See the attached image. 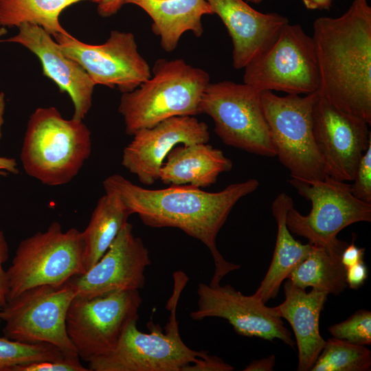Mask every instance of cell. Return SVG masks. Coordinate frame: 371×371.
I'll list each match as a JSON object with an SVG mask.
<instances>
[{"mask_svg": "<svg viewBox=\"0 0 371 371\" xmlns=\"http://www.w3.org/2000/svg\"><path fill=\"white\" fill-rule=\"evenodd\" d=\"M259 186L256 179L232 183L221 191L209 192L191 185L148 189L137 186L120 175L103 181L105 191L116 194L131 214L155 228H178L203 243L210 250L215 269L210 285H219L222 278L240 265L227 262L216 248V236L230 212L243 197Z\"/></svg>", "mask_w": 371, "mask_h": 371, "instance_id": "obj_1", "label": "cell"}, {"mask_svg": "<svg viewBox=\"0 0 371 371\" xmlns=\"http://www.w3.org/2000/svg\"><path fill=\"white\" fill-rule=\"evenodd\" d=\"M318 90L334 106L371 124V7L354 0L341 16L313 25Z\"/></svg>", "mask_w": 371, "mask_h": 371, "instance_id": "obj_2", "label": "cell"}, {"mask_svg": "<svg viewBox=\"0 0 371 371\" xmlns=\"http://www.w3.org/2000/svg\"><path fill=\"white\" fill-rule=\"evenodd\" d=\"M209 83L207 72L182 58L157 59L150 78L121 96L118 111L126 133L133 136L172 117L201 114L202 95Z\"/></svg>", "mask_w": 371, "mask_h": 371, "instance_id": "obj_3", "label": "cell"}, {"mask_svg": "<svg viewBox=\"0 0 371 371\" xmlns=\"http://www.w3.org/2000/svg\"><path fill=\"white\" fill-rule=\"evenodd\" d=\"M91 131L82 121L63 118L54 107H40L30 115L21 161L26 174L56 186L70 182L91 153Z\"/></svg>", "mask_w": 371, "mask_h": 371, "instance_id": "obj_4", "label": "cell"}, {"mask_svg": "<svg viewBox=\"0 0 371 371\" xmlns=\"http://www.w3.org/2000/svg\"><path fill=\"white\" fill-rule=\"evenodd\" d=\"M173 276L174 291L166 306L170 316L165 333L152 321L147 324L150 333L141 332L137 327L138 319L131 320L112 350L88 362L89 371H184L208 355L191 349L180 336L177 307L188 279L180 271Z\"/></svg>", "mask_w": 371, "mask_h": 371, "instance_id": "obj_5", "label": "cell"}, {"mask_svg": "<svg viewBox=\"0 0 371 371\" xmlns=\"http://www.w3.org/2000/svg\"><path fill=\"white\" fill-rule=\"evenodd\" d=\"M289 183L311 203V210L302 215L293 207L287 212L289 231L307 238L311 245L339 256L347 246L337 238L345 227L358 222L371 221V203L356 198L351 186L328 175L321 181L306 183L291 179Z\"/></svg>", "mask_w": 371, "mask_h": 371, "instance_id": "obj_6", "label": "cell"}, {"mask_svg": "<svg viewBox=\"0 0 371 371\" xmlns=\"http://www.w3.org/2000/svg\"><path fill=\"white\" fill-rule=\"evenodd\" d=\"M85 272L81 232H63L58 221L21 240L6 271V302L38 285L62 284Z\"/></svg>", "mask_w": 371, "mask_h": 371, "instance_id": "obj_7", "label": "cell"}, {"mask_svg": "<svg viewBox=\"0 0 371 371\" xmlns=\"http://www.w3.org/2000/svg\"><path fill=\"white\" fill-rule=\"evenodd\" d=\"M315 93L279 96L271 91L260 92L276 156L291 179L306 183L321 181L326 176L313 131Z\"/></svg>", "mask_w": 371, "mask_h": 371, "instance_id": "obj_8", "label": "cell"}, {"mask_svg": "<svg viewBox=\"0 0 371 371\" xmlns=\"http://www.w3.org/2000/svg\"><path fill=\"white\" fill-rule=\"evenodd\" d=\"M260 92L244 82H210L202 95L200 109L201 113L212 119L214 131L225 144L261 156L275 157Z\"/></svg>", "mask_w": 371, "mask_h": 371, "instance_id": "obj_9", "label": "cell"}, {"mask_svg": "<svg viewBox=\"0 0 371 371\" xmlns=\"http://www.w3.org/2000/svg\"><path fill=\"white\" fill-rule=\"evenodd\" d=\"M76 295L70 280L24 291L0 311L4 337L22 343H47L68 355H78L66 328L67 311Z\"/></svg>", "mask_w": 371, "mask_h": 371, "instance_id": "obj_10", "label": "cell"}, {"mask_svg": "<svg viewBox=\"0 0 371 371\" xmlns=\"http://www.w3.org/2000/svg\"><path fill=\"white\" fill-rule=\"evenodd\" d=\"M243 82L260 91L309 94L319 87L313 41L299 24H286L275 40L244 67Z\"/></svg>", "mask_w": 371, "mask_h": 371, "instance_id": "obj_11", "label": "cell"}, {"mask_svg": "<svg viewBox=\"0 0 371 371\" xmlns=\"http://www.w3.org/2000/svg\"><path fill=\"white\" fill-rule=\"evenodd\" d=\"M142 303L137 289L91 298L76 295L67 311L66 328L79 358L88 363L112 350L128 324L138 319Z\"/></svg>", "mask_w": 371, "mask_h": 371, "instance_id": "obj_12", "label": "cell"}, {"mask_svg": "<svg viewBox=\"0 0 371 371\" xmlns=\"http://www.w3.org/2000/svg\"><path fill=\"white\" fill-rule=\"evenodd\" d=\"M54 37L63 52L77 62L95 85L117 87L123 93L133 91L151 76L150 66L139 54L131 32L111 30L100 45L85 43L69 32Z\"/></svg>", "mask_w": 371, "mask_h": 371, "instance_id": "obj_13", "label": "cell"}, {"mask_svg": "<svg viewBox=\"0 0 371 371\" xmlns=\"http://www.w3.org/2000/svg\"><path fill=\"white\" fill-rule=\"evenodd\" d=\"M312 124L326 175L342 181H352L371 142L370 124L334 106L319 90L313 104Z\"/></svg>", "mask_w": 371, "mask_h": 371, "instance_id": "obj_14", "label": "cell"}, {"mask_svg": "<svg viewBox=\"0 0 371 371\" xmlns=\"http://www.w3.org/2000/svg\"><path fill=\"white\" fill-rule=\"evenodd\" d=\"M196 310L190 312L193 320L205 317L225 319L240 335L268 341L278 339L291 347L295 342L274 307L265 305L254 293L245 295L231 285L212 286L200 283L196 291Z\"/></svg>", "mask_w": 371, "mask_h": 371, "instance_id": "obj_15", "label": "cell"}, {"mask_svg": "<svg viewBox=\"0 0 371 371\" xmlns=\"http://www.w3.org/2000/svg\"><path fill=\"white\" fill-rule=\"evenodd\" d=\"M150 264L148 248L127 222L100 259L70 281L76 295L86 298L139 290L144 286V272Z\"/></svg>", "mask_w": 371, "mask_h": 371, "instance_id": "obj_16", "label": "cell"}, {"mask_svg": "<svg viewBox=\"0 0 371 371\" xmlns=\"http://www.w3.org/2000/svg\"><path fill=\"white\" fill-rule=\"evenodd\" d=\"M124 148L122 165L146 186L159 179L168 154L177 145L207 143L208 126L195 116H175L133 135Z\"/></svg>", "mask_w": 371, "mask_h": 371, "instance_id": "obj_17", "label": "cell"}, {"mask_svg": "<svg viewBox=\"0 0 371 371\" xmlns=\"http://www.w3.org/2000/svg\"><path fill=\"white\" fill-rule=\"evenodd\" d=\"M18 33L0 42L21 45L39 59L43 74L67 93L74 104L72 118L82 121L92 106L94 82L85 70L67 56L52 35L43 27L30 23L18 27Z\"/></svg>", "mask_w": 371, "mask_h": 371, "instance_id": "obj_18", "label": "cell"}, {"mask_svg": "<svg viewBox=\"0 0 371 371\" xmlns=\"http://www.w3.org/2000/svg\"><path fill=\"white\" fill-rule=\"evenodd\" d=\"M206 1L232 38V64L236 69H244L263 52L289 23L286 16L258 12L243 0Z\"/></svg>", "mask_w": 371, "mask_h": 371, "instance_id": "obj_19", "label": "cell"}, {"mask_svg": "<svg viewBox=\"0 0 371 371\" xmlns=\"http://www.w3.org/2000/svg\"><path fill=\"white\" fill-rule=\"evenodd\" d=\"M285 300L274 308L291 326L298 349V371L311 370L326 341L319 333V316L328 293L316 289L307 293L288 279L284 283Z\"/></svg>", "mask_w": 371, "mask_h": 371, "instance_id": "obj_20", "label": "cell"}, {"mask_svg": "<svg viewBox=\"0 0 371 371\" xmlns=\"http://www.w3.org/2000/svg\"><path fill=\"white\" fill-rule=\"evenodd\" d=\"M222 150L207 143L179 144L168 154L159 174L167 185H191L200 188L216 183L218 175L232 168Z\"/></svg>", "mask_w": 371, "mask_h": 371, "instance_id": "obj_21", "label": "cell"}, {"mask_svg": "<svg viewBox=\"0 0 371 371\" xmlns=\"http://www.w3.org/2000/svg\"><path fill=\"white\" fill-rule=\"evenodd\" d=\"M125 3L135 5L149 15L152 32L160 37L161 47L166 52L177 48L186 32L201 36L202 16L214 14L206 0H126Z\"/></svg>", "mask_w": 371, "mask_h": 371, "instance_id": "obj_22", "label": "cell"}, {"mask_svg": "<svg viewBox=\"0 0 371 371\" xmlns=\"http://www.w3.org/2000/svg\"><path fill=\"white\" fill-rule=\"evenodd\" d=\"M293 207V199L284 192L279 194L272 203V213L278 227L276 242L271 265L254 293L264 303L276 297L282 282L312 247L309 243L302 244L295 240L286 225V214Z\"/></svg>", "mask_w": 371, "mask_h": 371, "instance_id": "obj_23", "label": "cell"}, {"mask_svg": "<svg viewBox=\"0 0 371 371\" xmlns=\"http://www.w3.org/2000/svg\"><path fill=\"white\" fill-rule=\"evenodd\" d=\"M131 214L120 197L112 192L105 191L99 199L87 227L81 232L85 271L104 254Z\"/></svg>", "mask_w": 371, "mask_h": 371, "instance_id": "obj_24", "label": "cell"}, {"mask_svg": "<svg viewBox=\"0 0 371 371\" xmlns=\"http://www.w3.org/2000/svg\"><path fill=\"white\" fill-rule=\"evenodd\" d=\"M346 273L341 256H333L326 249L312 245L308 254L293 268L287 279L301 289L312 287L338 295L347 285Z\"/></svg>", "mask_w": 371, "mask_h": 371, "instance_id": "obj_25", "label": "cell"}, {"mask_svg": "<svg viewBox=\"0 0 371 371\" xmlns=\"http://www.w3.org/2000/svg\"><path fill=\"white\" fill-rule=\"evenodd\" d=\"M82 1L100 0H0V25L19 27L30 23L43 27L52 36L68 33L59 21L60 13Z\"/></svg>", "mask_w": 371, "mask_h": 371, "instance_id": "obj_26", "label": "cell"}, {"mask_svg": "<svg viewBox=\"0 0 371 371\" xmlns=\"http://www.w3.org/2000/svg\"><path fill=\"white\" fill-rule=\"evenodd\" d=\"M371 368L370 350L362 345L337 338L326 344L311 371H368Z\"/></svg>", "mask_w": 371, "mask_h": 371, "instance_id": "obj_27", "label": "cell"}, {"mask_svg": "<svg viewBox=\"0 0 371 371\" xmlns=\"http://www.w3.org/2000/svg\"><path fill=\"white\" fill-rule=\"evenodd\" d=\"M68 355L47 344H27L0 337V371H12L16 366L60 359Z\"/></svg>", "mask_w": 371, "mask_h": 371, "instance_id": "obj_28", "label": "cell"}, {"mask_svg": "<svg viewBox=\"0 0 371 371\" xmlns=\"http://www.w3.org/2000/svg\"><path fill=\"white\" fill-rule=\"evenodd\" d=\"M333 337L357 345L371 344V313L360 310L329 328Z\"/></svg>", "mask_w": 371, "mask_h": 371, "instance_id": "obj_29", "label": "cell"}, {"mask_svg": "<svg viewBox=\"0 0 371 371\" xmlns=\"http://www.w3.org/2000/svg\"><path fill=\"white\" fill-rule=\"evenodd\" d=\"M352 181L350 186L353 195L371 203V142L359 161Z\"/></svg>", "mask_w": 371, "mask_h": 371, "instance_id": "obj_30", "label": "cell"}, {"mask_svg": "<svg viewBox=\"0 0 371 371\" xmlns=\"http://www.w3.org/2000/svg\"><path fill=\"white\" fill-rule=\"evenodd\" d=\"M12 371H89L80 361L78 355H67L54 360L33 362L15 366Z\"/></svg>", "mask_w": 371, "mask_h": 371, "instance_id": "obj_31", "label": "cell"}, {"mask_svg": "<svg viewBox=\"0 0 371 371\" xmlns=\"http://www.w3.org/2000/svg\"><path fill=\"white\" fill-rule=\"evenodd\" d=\"M234 368L217 357L207 355L197 363L187 366L184 371H231Z\"/></svg>", "mask_w": 371, "mask_h": 371, "instance_id": "obj_32", "label": "cell"}, {"mask_svg": "<svg viewBox=\"0 0 371 371\" xmlns=\"http://www.w3.org/2000/svg\"><path fill=\"white\" fill-rule=\"evenodd\" d=\"M9 257V247L4 233L0 230V297L1 306L6 304V295L8 293V281L6 271L3 268V265Z\"/></svg>", "mask_w": 371, "mask_h": 371, "instance_id": "obj_33", "label": "cell"}, {"mask_svg": "<svg viewBox=\"0 0 371 371\" xmlns=\"http://www.w3.org/2000/svg\"><path fill=\"white\" fill-rule=\"evenodd\" d=\"M368 277V270L363 260L346 269V281L349 288L358 289Z\"/></svg>", "mask_w": 371, "mask_h": 371, "instance_id": "obj_34", "label": "cell"}, {"mask_svg": "<svg viewBox=\"0 0 371 371\" xmlns=\"http://www.w3.org/2000/svg\"><path fill=\"white\" fill-rule=\"evenodd\" d=\"M365 249L359 248L354 243H351L344 248L341 254V262L347 269L348 267L363 260Z\"/></svg>", "mask_w": 371, "mask_h": 371, "instance_id": "obj_35", "label": "cell"}, {"mask_svg": "<svg viewBox=\"0 0 371 371\" xmlns=\"http://www.w3.org/2000/svg\"><path fill=\"white\" fill-rule=\"evenodd\" d=\"M125 2L126 0H100L98 3V13L102 17H109L115 14Z\"/></svg>", "mask_w": 371, "mask_h": 371, "instance_id": "obj_36", "label": "cell"}, {"mask_svg": "<svg viewBox=\"0 0 371 371\" xmlns=\"http://www.w3.org/2000/svg\"><path fill=\"white\" fill-rule=\"evenodd\" d=\"M276 362L274 355H271L267 358L252 361L249 363L244 371H271Z\"/></svg>", "mask_w": 371, "mask_h": 371, "instance_id": "obj_37", "label": "cell"}, {"mask_svg": "<svg viewBox=\"0 0 371 371\" xmlns=\"http://www.w3.org/2000/svg\"><path fill=\"white\" fill-rule=\"evenodd\" d=\"M19 172L15 159L0 157V176H7L9 173L17 175Z\"/></svg>", "mask_w": 371, "mask_h": 371, "instance_id": "obj_38", "label": "cell"}, {"mask_svg": "<svg viewBox=\"0 0 371 371\" xmlns=\"http://www.w3.org/2000/svg\"><path fill=\"white\" fill-rule=\"evenodd\" d=\"M308 10H329L333 0H302Z\"/></svg>", "mask_w": 371, "mask_h": 371, "instance_id": "obj_39", "label": "cell"}, {"mask_svg": "<svg viewBox=\"0 0 371 371\" xmlns=\"http://www.w3.org/2000/svg\"><path fill=\"white\" fill-rule=\"evenodd\" d=\"M7 34V30L5 27H0V37ZM5 107V94L0 92V139L2 137L1 127L4 122L3 115Z\"/></svg>", "mask_w": 371, "mask_h": 371, "instance_id": "obj_40", "label": "cell"}, {"mask_svg": "<svg viewBox=\"0 0 371 371\" xmlns=\"http://www.w3.org/2000/svg\"><path fill=\"white\" fill-rule=\"evenodd\" d=\"M247 1L249 2H251L253 3H255V4H258L261 3L263 0H247Z\"/></svg>", "mask_w": 371, "mask_h": 371, "instance_id": "obj_41", "label": "cell"}, {"mask_svg": "<svg viewBox=\"0 0 371 371\" xmlns=\"http://www.w3.org/2000/svg\"><path fill=\"white\" fill-rule=\"evenodd\" d=\"M0 306H1V297H0Z\"/></svg>", "mask_w": 371, "mask_h": 371, "instance_id": "obj_42", "label": "cell"}, {"mask_svg": "<svg viewBox=\"0 0 371 371\" xmlns=\"http://www.w3.org/2000/svg\"><path fill=\"white\" fill-rule=\"evenodd\" d=\"M1 313H0V322H1Z\"/></svg>", "mask_w": 371, "mask_h": 371, "instance_id": "obj_43", "label": "cell"}]
</instances>
